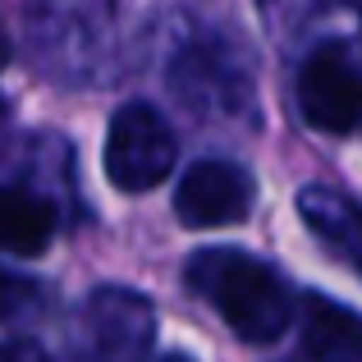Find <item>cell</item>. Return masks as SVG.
<instances>
[{
  "mask_svg": "<svg viewBox=\"0 0 362 362\" xmlns=\"http://www.w3.org/2000/svg\"><path fill=\"white\" fill-rule=\"evenodd\" d=\"M55 239V206L42 193L0 184V252L42 257Z\"/></svg>",
  "mask_w": 362,
  "mask_h": 362,
  "instance_id": "ba28073f",
  "label": "cell"
},
{
  "mask_svg": "<svg viewBox=\"0 0 362 362\" xmlns=\"http://www.w3.org/2000/svg\"><path fill=\"white\" fill-rule=\"evenodd\" d=\"M184 280L247 344H275L289 330L293 298L284 289V280L266 262L239 252V247H206V252L188 257Z\"/></svg>",
  "mask_w": 362,
  "mask_h": 362,
  "instance_id": "6da1fadb",
  "label": "cell"
},
{
  "mask_svg": "<svg viewBox=\"0 0 362 362\" xmlns=\"http://www.w3.org/2000/svg\"><path fill=\"white\" fill-rule=\"evenodd\" d=\"M0 362H51L42 354V344H33V339H5L0 344Z\"/></svg>",
  "mask_w": 362,
  "mask_h": 362,
  "instance_id": "8fae6325",
  "label": "cell"
},
{
  "mask_svg": "<svg viewBox=\"0 0 362 362\" xmlns=\"http://www.w3.org/2000/svg\"><path fill=\"white\" fill-rule=\"evenodd\" d=\"M179 142L156 106L129 101L106 129V175L124 193H147L175 170Z\"/></svg>",
  "mask_w": 362,
  "mask_h": 362,
  "instance_id": "277c9868",
  "label": "cell"
},
{
  "mask_svg": "<svg viewBox=\"0 0 362 362\" xmlns=\"http://www.w3.org/2000/svg\"><path fill=\"white\" fill-rule=\"evenodd\" d=\"M83 335L92 362H138L156 339V308L133 289H97L83 308Z\"/></svg>",
  "mask_w": 362,
  "mask_h": 362,
  "instance_id": "5b68a950",
  "label": "cell"
},
{
  "mask_svg": "<svg viewBox=\"0 0 362 362\" xmlns=\"http://www.w3.org/2000/svg\"><path fill=\"white\" fill-rule=\"evenodd\" d=\"M5 115H9V110H5V106H0V129H5Z\"/></svg>",
  "mask_w": 362,
  "mask_h": 362,
  "instance_id": "5bb4252c",
  "label": "cell"
},
{
  "mask_svg": "<svg viewBox=\"0 0 362 362\" xmlns=\"http://www.w3.org/2000/svg\"><path fill=\"white\" fill-rule=\"evenodd\" d=\"M37 303H42V289H37L33 280L0 271V321H18V317H28Z\"/></svg>",
  "mask_w": 362,
  "mask_h": 362,
  "instance_id": "30bf717a",
  "label": "cell"
},
{
  "mask_svg": "<svg viewBox=\"0 0 362 362\" xmlns=\"http://www.w3.org/2000/svg\"><path fill=\"white\" fill-rule=\"evenodd\" d=\"M170 92L202 119L243 115L252 106V78L225 37L188 33L170 55Z\"/></svg>",
  "mask_w": 362,
  "mask_h": 362,
  "instance_id": "7a4b0ae2",
  "label": "cell"
},
{
  "mask_svg": "<svg viewBox=\"0 0 362 362\" xmlns=\"http://www.w3.org/2000/svg\"><path fill=\"white\" fill-rule=\"evenodd\" d=\"M293 101L317 133H362V55L339 37L317 42L298 64Z\"/></svg>",
  "mask_w": 362,
  "mask_h": 362,
  "instance_id": "3957f363",
  "label": "cell"
},
{
  "mask_svg": "<svg viewBox=\"0 0 362 362\" xmlns=\"http://www.w3.org/2000/svg\"><path fill=\"white\" fill-rule=\"evenodd\" d=\"M303 344L317 362H362V317L321 293H308L303 298Z\"/></svg>",
  "mask_w": 362,
  "mask_h": 362,
  "instance_id": "9c48e42d",
  "label": "cell"
},
{
  "mask_svg": "<svg viewBox=\"0 0 362 362\" xmlns=\"http://www.w3.org/2000/svg\"><path fill=\"white\" fill-rule=\"evenodd\" d=\"M257 184L234 160H197L184 170L175 188V216L188 230H216V225H239L252 211Z\"/></svg>",
  "mask_w": 362,
  "mask_h": 362,
  "instance_id": "8992f818",
  "label": "cell"
},
{
  "mask_svg": "<svg viewBox=\"0 0 362 362\" xmlns=\"http://www.w3.org/2000/svg\"><path fill=\"white\" fill-rule=\"evenodd\" d=\"M160 362H193V358H184V354H165Z\"/></svg>",
  "mask_w": 362,
  "mask_h": 362,
  "instance_id": "4fadbf2b",
  "label": "cell"
},
{
  "mask_svg": "<svg viewBox=\"0 0 362 362\" xmlns=\"http://www.w3.org/2000/svg\"><path fill=\"white\" fill-rule=\"evenodd\" d=\"M9 64V42H5V33H0V69Z\"/></svg>",
  "mask_w": 362,
  "mask_h": 362,
  "instance_id": "7c38bea8",
  "label": "cell"
},
{
  "mask_svg": "<svg viewBox=\"0 0 362 362\" xmlns=\"http://www.w3.org/2000/svg\"><path fill=\"white\" fill-rule=\"evenodd\" d=\"M298 216L326 252H335L349 271L362 275V206L339 188L312 184L298 193Z\"/></svg>",
  "mask_w": 362,
  "mask_h": 362,
  "instance_id": "52a82bcc",
  "label": "cell"
}]
</instances>
